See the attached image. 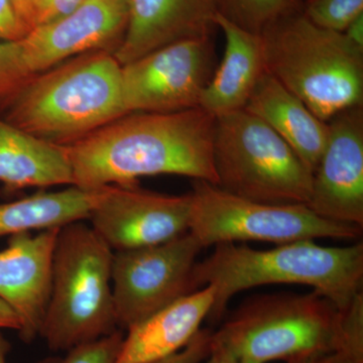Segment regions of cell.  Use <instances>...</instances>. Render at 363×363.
<instances>
[{"instance_id": "obj_29", "label": "cell", "mask_w": 363, "mask_h": 363, "mask_svg": "<svg viewBox=\"0 0 363 363\" xmlns=\"http://www.w3.org/2000/svg\"><path fill=\"white\" fill-rule=\"evenodd\" d=\"M0 329H13L20 331L21 323L18 315L0 298Z\"/></svg>"}, {"instance_id": "obj_13", "label": "cell", "mask_w": 363, "mask_h": 363, "mask_svg": "<svg viewBox=\"0 0 363 363\" xmlns=\"http://www.w3.org/2000/svg\"><path fill=\"white\" fill-rule=\"evenodd\" d=\"M128 16V0H85L68 16L35 26L21 40L28 71L42 73L87 52L114 54L123 43Z\"/></svg>"}, {"instance_id": "obj_10", "label": "cell", "mask_w": 363, "mask_h": 363, "mask_svg": "<svg viewBox=\"0 0 363 363\" xmlns=\"http://www.w3.org/2000/svg\"><path fill=\"white\" fill-rule=\"evenodd\" d=\"M216 69L213 38L180 40L121 66L126 114L176 112L200 107Z\"/></svg>"}, {"instance_id": "obj_11", "label": "cell", "mask_w": 363, "mask_h": 363, "mask_svg": "<svg viewBox=\"0 0 363 363\" xmlns=\"http://www.w3.org/2000/svg\"><path fill=\"white\" fill-rule=\"evenodd\" d=\"M191 193L172 196L136 186H106L91 227L113 252L161 245L187 233Z\"/></svg>"}, {"instance_id": "obj_2", "label": "cell", "mask_w": 363, "mask_h": 363, "mask_svg": "<svg viewBox=\"0 0 363 363\" xmlns=\"http://www.w3.org/2000/svg\"><path fill=\"white\" fill-rule=\"evenodd\" d=\"M195 281L198 289L214 288V305L208 317L214 322L221 319L236 294L274 284L311 286L343 312L362 293L363 243L331 247L305 240L267 250L221 243L197 262Z\"/></svg>"}, {"instance_id": "obj_4", "label": "cell", "mask_w": 363, "mask_h": 363, "mask_svg": "<svg viewBox=\"0 0 363 363\" xmlns=\"http://www.w3.org/2000/svg\"><path fill=\"white\" fill-rule=\"evenodd\" d=\"M343 312L319 293L248 298L212 332L211 350L238 363L292 362L338 353Z\"/></svg>"}, {"instance_id": "obj_24", "label": "cell", "mask_w": 363, "mask_h": 363, "mask_svg": "<svg viewBox=\"0 0 363 363\" xmlns=\"http://www.w3.org/2000/svg\"><path fill=\"white\" fill-rule=\"evenodd\" d=\"M32 76L26 65L21 40L0 42V104Z\"/></svg>"}, {"instance_id": "obj_9", "label": "cell", "mask_w": 363, "mask_h": 363, "mask_svg": "<svg viewBox=\"0 0 363 363\" xmlns=\"http://www.w3.org/2000/svg\"><path fill=\"white\" fill-rule=\"evenodd\" d=\"M202 250L187 233L161 245L113 252L112 293L117 328L128 331L199 290L195 267Z\"/></svg>"}, {"instance_id": "obj_3", "label": "cell", "mask_w": 363, "mask_h": 363, "mask_svg": "<svg viewBox=\"0 0 363 363\" xmlns=\"http://www.w3.org/2000/svg\"><path fill=\"white\" fill-rule=\"evenodd\" d=\"M121 72L111 52L79 55L33 75L0 104L1 117L45 142L72 145L125 116Z\"/></svg>"}, {"instance_id": "obj_14", "label": "cell", "mask_w": 363, "mask_h": 363, "mask_svg": "<svg viewBox=\"0 0 363 363\" xmlns=\"http://www.w3.org/2000/svg\"><path fill=\"white\" fill-rule=\"evenodd\" d=\"M61 227L9 236L0 252V298L20 319L26 343L40 336L51 297L52 259Z\"/></svg>"}, {"instance_id": "obj_33", "label": "cell", "mask_w": 363, "mask_h": 363, "mask_svg": "<svg viewBox=\"0 0 363 363\" xmlns=\"http://www.w3.org/2000/svg\"><path fill=\"white\" fill-rule=\"evenodd\" d=\"M11 350V343L6 340L4 334L0 332V363H6L7 354H9Z\"/></svg>"}, {"instance_id": "obj_16", "label": "cell", "mask_w": 363, "mask_h": 363, "mask_svg": "<svg viewBox=\"0 0 363 363\" xmlns=\"http://www.w3.org/2000/svg\"><path fill=\"white\" fill-rule=\"evenodd\" d=\"M215 291L204 286L128 329L116 363H149L183 350L213 308Z\"/></svg>"}, {"instance_id": "obj_19", "label": "cell", "mask_w": 363, "mask_h": 363, "mask_svg": "<svg viewBox=\"0 0 363 363\" xmlns=\"http://www.w3.org/2000/svg\"><path fill=\"white\" fill-rule=\"evenodd\" d=\"M0 182L7 192L74 186L66 145L40 140L0 117Z\"/></svg>"}, {"instance_id": "obj_7", "label": "cell", "mask_w": 363, "mask_h": 363, "mask_svg": "<svg viewBox=\"0 0 363 363\" xmlns=\"http://www.w3.org/2000/svg\"><path fill=\"white\" fill-rule=\"evenodd\" d=\"M217 187L269 204H305L313 173L266 123L241 109L216 117L213 145Z\"/></svg>"}, {"instance_id": "obj_32", "label": "cell", "mask_w": 363, "mask_h": 363, "mask_svg": "<svg viewBox=\"0 0 363 363\" xmlns=\"http://www.w3.org/2000/svg\"><path fill=\"white\" fill-rule=\"evenodd\" d=\"M207 363H238L231 359L230 357H226L223 353L219 351H210L209 357L207 358Z\"/></svg>"}, {"instance_id": "obj_1", "label": "cell", "mask_w": 363, "mask_h": 363, "mask_svg": "<svg viewBox=\"0 0 363 363\" xmlns=\"http://www.w3.org/2000/svg\"><path fill=\"white\" fill-rule=\"evenodd\" d=\"M215 123L201 107L125 114L66 145L74 186H136L138 178L162 174L216 185Z\"/></svg>"}, {"instance_id": "obj_18", "label": "cell", "mask_w": 363, "mask_h": 363, "mask_svg": "<svg viewBox=\"0 0 363 363\" xmlns=\"http://www.w3.org/2000/svg\"><path fill=\"white\" fill-rule=\"evenodd\" d=\"M245 109L276 131L314 173L328 138V123L315 116L267 71Z\"/></svg>"}, {"instance_id": "obj_28", "label": "cell", "mask_w": 363, "mask_h": 363, "mask_svg": "<svg viewBox=\"0 0 363 363\" xmlns=\"http://www.w3.org/2000/svg\"><path fill=\"white\" fill-rule=\"evenodd\" d=\"M37 1L38 0H11L14 11L28 32L33 28V13Z\"/></svg>"}, {"instance_id": "obj_15", "label": "cell", "mask_w": 363, "mask_h": 363, "mask_svg": "<svg viewBox=\"0 0 363 363\" xmlns=\"http://www.w3.org/2000/svg\"><path fill=\"white\" fill-rule=\"evenodd\" d=\"M130 16L113 56L123 66L164 45L212 37L221 0H128Z\"/></svg>"}, {"instance_id": "obj_22", "label": "cell", "mask_w": 363, "mask_h": 363, "mask_svg": "<svg viewBox=\"0 0 363 363\" xmlns=\"http://www.w3.org/2000/svg\"><path fill=\"white\" fill-rule=\"evenodd\" d=\"M302 13L315 26L343 33L363 13V0H305Z\"/></svg>"}, {"instance_id": "obj_17", "label": "cell", "mask_w": 363, "mask_h": 363, "mask_svg": "<svg viewBox=\"0 0 363 363\" xmlns=\"http://www.w3.org/2000/svg\"><path fill=\"white\" fill-rule=\"evenodd\" d=\"M216 25L225 37V51L200 101V107L215 117L245 109L267 72L260 35L240 28L220 13Z\"/></svg>"}, {"instance_id": "obj_25", "label": "cell", "mask_w": 363, "mask_h": 363, "mask_svg": "<svg viewBox=\"0 0 363 363\" xmlns=\"http://www.w3.org/2000/svg\"><path fill=\"white\" fill-rule=\"evenodd\" d=\"M211 336L212 331L200 329L183 350L149 363H202L207 360L211 351Z\"/></svg>"}, {"instance_id": "obj_26", "label": "cell", "mask_w": 363, "mask_h": 363, "mask_svg": "<svg viewBox=\"0 0 363 363\" xmlns=\"http://www.w3.org/2000/svg\"><path fill=\"white\" fill-rule=\"evenodd\" d=\"M84 1L85 0H38L33 13V28L68 16Z\"/></svg>"}, {"instance_id": "obj_27", "label": "cell", "mask_w": 363, "mask_h": 363, "mask_svg": "<svg viewBox=\"0 0 363 363\" xmlns=\"http://www.w3.org/2000/svg\"><path fill=\"white\" fill-rule=\"evenodd\" d=\"M11 0H0V42H16L28 35Z\"/></svg>"}, {"instance_id": "obj_20", "label": "cell", "mask_w": 363, "mask_h": 363, "mask_svg": "<svg viewBox=\"0 0 363 363\" xmlns=\"http://www.w3.org/2000/svg\"><path fill=\"white\" fill-rule=\"evenodd\" d=\"M105 187L86 190L72 186L58 192H40L0 204V238L63 227L89 218Z\"/></svg>"}, {"instance_id": "obj_30", "label": "cell", "mask_w": 363, "mask_h": 363, "mask_svg": "<svg viewBox=\"0 0 363 363\" xmlns=\"http://www.w3.org/2000/svg\"><path fill=\"white\" fill-rule=\"evenodd\" d=\"M343 33L353 44L363 49V13L351 21Z\"/></svg>"}, {"instance_id": "obj_8", "label": "cell", "mask_w": 363, "mask_h": 363, "mask_svg": "<svg viewBox=\"0 0 363 363\" xmlns=\"http://www.w3.org/2000/svg\"><path fill=\"white\" fill-rule=\"evenodd\" d=\"M189 231L203 248L221 243L335 238L355 240L362 227L329 220L305 204H269L243 199L208 183L193 181Z\"/></svg>"}, {"instance_id": "obj_12", "label": "cell", "mask_w": 363, "mask_h": 363, "mask_svg": "<svg viewBox=\"0 0 363 363\" xmlns=\"http://www.w3.org/2000/svg\"><path fill=\"white\" fill-rule=\"evenodd\" d=\"M313 173L307 206L329 220L363 227V106L339 112Z\"/></svg>"}, {"instance_id": "obj_5", "label": "cell", "mask_w": 363, "mask_h": 363, "mask_svg": "<svg viewBox=\"0 0 363 363\" xmlns=\"http://www.w3.org/2000/svg\"><path fill=\"white\" fill-rule=\"evenodd\" d=\"M267 71L321 121L363 106V49L315 26L302 9L262 33Z\"/></svg>"}, {"instance_id": "obj_21", "label": "cell", "mask_w": 363, "mask_h": 363, "mask_svg": "<svg viewBox=\"0 0 363 363\" xmlns=\"http://www.w3.org/2000/svg\"><path fill=\"white\" fill-rule=\"evenodd\" d=\"M302 6L303 0H221L220 13L248 32L260 35Z\"/></svg>"}, {"instance_id": "obj_6", "label": "cell", "mask_w": 363, "mask_h": 363, "mask_svg": "<svg viewBox=\"0 0 363 363\" xmlns=\"http://www.w3.org/2000/svg\"><path fill=\"white\" fill-rule=\"evenodd\" d=\"M113 250L81 221L60 229L51 297L40 336L52 351H68L113 333Z\"/></svg>"}, {"instance_id": "obj_23", "label": "cell", "mask_w": 363, "mask_h": 363, "mask_svg": "<svg viewBox=\"0 0 363 363\" xmlns=\"http://www.w3.org/2000/svg\"><path fill=\"white\" fill-rule=\"evenodd\" d=\"M124 331L80 344L67 351L65 357H49L38 363H116L124 340Z\"/></svg>"}, {"instance_id": "obj_31", "label": "cell", "mask_w": 363, "mask_h": 363, "mask_svg": "<svg viewBox=\"0 0 363 363\" xmlns=\"http://www.w3.org/2000/svg\"><path fill=\"white\" fill-rule=\"evenodd\" d=\"M288 363H348L345 358L341 357L338 353H332V354L323 355V357H318L309 358V359L298 360V362H292Z\"/></svg>"}]
</instances>
